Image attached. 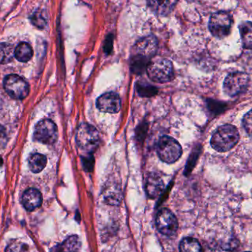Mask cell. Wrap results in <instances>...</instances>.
I'll list each match as a JSON object with an SVG mask.
<instances>
[{
	"mask_svg": "<svg viewBox=\"0 0 252 252\" xmlns=\"http://www.w3.org/2000/svg\"><path fill=\"white\" fill-rule=\"evenodd\" d=\"M239 131L236 127L229 124L220 126L212 136L210 143L213 149L219 152L232 150L239 142Z\"/></svg>",
	"mask_w": 252,
	"mask_h": 252,
	"instance_id": "cell-1",
	"label": "cell"
},
{
	"mask_svg": "<svg viewBox=\"0 0 252 252\" xmlns=\"http://www.w3.org/2000/svg\"><path fill=\"white\" fill-rule=\"evenodd\" d=\"M148 76L152 81L159 84L170 82L173 78V64L164 58H153L146 69Z\"/></svg>",
	"mask_w": 252,
	"mask_h": 252,
	"instance_id": "cell-2",
	"label": "cell"
},
{
	"mask_svg": "<svg viewBox=\"0 0 252 252\" xmlns=\"http://www.w3.org/2000/svg\"><path fill=\"white\" fill-rule=\"evenodd\" d=\"M76 142L81 151L86 154H92L98 148L100 135L94 126L83 124L77 130Z\"/></svg>",
	"mask_w": 252,
	"mask_h": 252,
	"instance_id": "cell-3",
	"label": "cell"
},
{
	"mask_svg": "<svg viewBox=\"0 0 252 252\" xmlns=\"http://www.w3.org/2000/svg\"><path fill=\"white\" fill-rule=\"evenodd\" d=\"M157 151L160 159L168 164L177 161L182 154L180 144L176 139L167 136L160 138Z\"/></svg>",
	"mask_w": 252,
	"mask_h": 252,
	"instance_id": "cell-4",
	"label": "cell"
},
{
	"mask_svg": "<svg viewBox=\"0 0 252 252\" xmlns=\"http://www.w3.org/2000/svg\"><path fill=\"white\" fill-rule=\"evenodd\" d=\"M232 16L224 11L213 13L209 22V29L213 36L218 38H223L229 35L232 29Z\"/></svg>",
	"mask_w": 252,
	"mask_h": 252,
	"instance_id": "cell-5",
	"label": "cell"
},
{
	"mask_svg": "<svg viewBox=\"0 0 252 252\" xmlns=\"http://www.w3.org/2000/svg\"><path fill=\"white\" fill-rule=\"evenodd\" d=\"M250 77L244 72H236L229 74L225 78L223 90L227 95L235 97L247 90Z\"/></svg>",
	"mask_w": 252,
	"mask_h": 252,
	"instance_id": "cell-6",
	"label": "cell"
},
{
	"mask_svg": "<svg viewBox=\"0 0 252 252\" xmlns=\"http://www.w3.org/2000/svg\"><path fill=\"white\" fill-rule=\"evenodd\" d=\"M6 93L16 100H22L29 94V85L27 81L17 75H9L4 78Z\"/></svg>",
	"mask_w": 252,
	"mask_h": 252,
	"instance_id": "cell-7",
	"label": "cell"
},
{
	"mask_svg": "<svg viewBox=\"0 0 252 252\" xmlns=\"http://www.w3.org/2000/svg\"><path fill=\"white\" fill-rule=\"evenodd\" d=\"M35 139L46 145H51L56 142L58 138V127L50 120L40 121L35 126Z\"/></svg>",
	"mask_w": 252,
	"mask_h": 252,
	"instance_id": "cell-8",
	"label": "cell"
},
{
	"mask_svg": "<svg viewBox=\"0 0 252 252\" xmlns=\"http://www.w3.org/2000/svg\"><path fill=\"white\" fill-rule=\"evenodd\" d=\"M156 223L158 230L167 236L174 235L179 226L176 216L168 209H162L158 212Z\"/></svg>",
	"mask_w": 252,
	"mask_h": 252,
	"instance_id": "cell-9",
	"label": "cell"
},
{
	"mask_svg": "<svg viewBox=\"0 0 252 252\" xmlns=\"http://www.w3.org/2000/svg\"><path fill=\"white\" fill-rule=\"evenodd\" d=\"M158 48V41L152 35L141 38L133 47V56L144 58L147 60H151L156 54Z\"/></svg>",
	"mask_w": 252,
	"mask_h": 252,
	"instance_id": "cell-10",
	"label": "cell"
},
{
	"mask_svg": "<svg viewBox=\"0 0 252 252\" xmlns=\"http://www.w3.org/2000/svg\"><path fill=\"white\" fill-rule=\"evenodd\" d=\"M97 107L105 113H118L121 109V97L115 93H105L97 99Z\"/></svg>",
	"mask_w": 252,
	"mask_h": 252,
	"instance_id": "cell-11",
	"label": "cell"
},
{
	"mask_svg": "<svg viewBox=\"0 0 252 252\" xmlns=\"http://www.w3.org/2000/svg\"><path fill=\"white\" fill-rule=\"evenodd\" d=\"M164 189V182L158 175L152 173L148 176L145 185V190L149 198L152 199L158 198L162 193Z\"/></svg>",
	"mask_w": 252,
	"mask_h": 252,
	"instance_id": "cell-12",
	"label": "cell"
},
{
	"mask_svg": "<svg viewBox=\"0 0 252 252\" xmlns=\"http://www.w3.org/2000/svg\"><path fill=\"white\" fill-rule=\"evenodd\" d=\"M42 196L38 189L30 188L22 195V204L28 211H33L41 205Z\"/></svg>",
	"mask_w": 252,
	"mask_h": 252,
	"instance_id": "cell-13",
	"label": "cell"
},
{
	"mask_svg": "<svg viewBox=\"0 0 252 252\" xmlns=\"http://www.w3.org/2000/svg\"><path fill=\"white\" fill-rule=\"evenodd\" d=\"M178 0H148L151 11L158 16H167L174 8Z\"/></svg>",
	"mask_w": 252,
	"mask_h": 252,
	"instance_id": "cell-14",
	"label": "cell"
},
{
	"mask_svg": "<svg viewBox=\"0 0 252 252\" xmlns=\"http://www.w3.org/2000/svg\"><path fill=\"white\" fill-rule=\"evenodd\" d=\"M81 247V241L77 235H72L64 242L58 246L54 252H78Z\"/></svg>",
	"mask_w": 252,
	"mask_h": 252,
	"instance_id": "cell-15",
	"label": "cell"
},
{
	"mask_svg": "<svg viewBox=\"0 0 252 252\" xmlns=\"http://www.w3.org/2000/svg\"><path fill=\"white\" fill-rule=\"evenodd\" d=\"M239 31L244 48L252 49V22H243L239 25Z\"/></svg>",
	"mask_w": 252,
	"mask_h": 252,
	"instance_id": "cell-16",
	"label": "cell"
},
{
	"mask_svg": "<svg viewBox=\"0 0 252 252\" xmlns=\"http://www.w3.org/2000/svg\"><path fill=\"white\" fill-rule=\"evenodd\" d=\"M32 47L26 42L20 43L15 50V57L20 62H29L32 59Z\"/></svg>",
	"mask_w": 252,
	"mask_h": 252,
	"instance_id": "cell-17",
	"label": "cell"
},
{
	"mask_svg": "<svg viewBox=\"0 0 252 252\" xmlns=\"http://www.w3.org/2000/svg\"><path fill=\"white\" fill-rule=\"evenodd\" d=\"M47 157L41 154H34L29 158V167L34 173H40L47 165Z\"/></svg>",
	"mask_w": 252,
	"mask_h": 252,
	"instance_id": "cell-18",
	"label": "cell"
},
{
	"mask_svg": "<svg viewBox=\"0 0 252 252\" xmlns=\"http://www.w3.org/2000/svg\"><path fill=\"white\" fill-rule=\"evenodd\" d=\"M103 196L106 203L112 205H118L122 200L121 190L116 186H108L104 190Z\"/></svg>",
	"mask_w": 252,
	"mask_h": 252,
	"instance_id": "cell-19",
	"label": "cell"
},
{
	"mask_svg": "<svg viewBox=\"0 0 252 252\" xmlns=\"http://www.w3.org/2000/svg\"><path fill=\"white\" fill-rule=\"evenodd\" d=\"M15 56V50L13 45L7 43L0 44V63H10Z\"/></svg>",
	"mask_w": 252,
	"mask_h": 252,
	"instance_id": "cell-20",
	"label": "cell"
},
{
	"mask_svg": "<svg viewBox=\"0 0 252 252\" xmlns=\"http://www.w3.org/2000/svg\"><path fill=\"white\" fill-rule=\"evenodd\" d=\"M181 252H202L201 244L193 238H186L180 244Z\"/></svg>",
	"mask_w": 252,
	"mask_h": 252,
	"instance_id": "cell-21",
	"label": "cell"
},
{
	"mask_svg": "<svg viewBox=\"0 0 252 252\" xmlns=\"http://www.w3.org/2000/svg\"><path fill=\"white\" fill-rule=\"evenodd\" d=\"M5 252H29V247L22 241H12L6 248Z\"/></svg>",
	"mask_w": 252,
	"mask_h": 252,
	"instance_id": "cell-22",
	"label": "cell"
},
{
	"mask_svg": "<svg viewBox=\"0 0 252 252\" xmlns=\"http://www.w3.org/2000/svg\"><path fill=\"white\" fill-rule=\"evenodd\" d=\"M243 126L249 136L252 138V110L246 114L243 119Z\"/></svg>",
	"mask_w": 252,
	"mask_h": 252,
	"instance_id": "cell-23",
	"label": "cell"
},
{
	"mask_svg": "<svg viewBox=\"0 0 252 252\" xmlns=\"http://www.w3.org/2000/svg\"><path fill=\"white\" fill-rule=\"evenodd\" d=\"M157 89L149 86H138L137 93L142 96H151L154 95L157 93Z\"/></svg>",
	"mask_w": 252,
	"mask_h": 252,
	"instance_id": "cell-24",
	"label": "cell"
},
{
	"mask_svg": "<svg viewBox=\"0 0 252 252\" xmlns=\"http://www.w3.org/2000/svg\"><path fill=\"white\" fill-rule=\"evenodd\" d=\"M31 21H32V24H33L35 26L38 27V28H44L46 25L45 19L43 18L41 13H34L32 17L31 18Z\"/></svg>",
	"mask_w": 252,
	"mask_h": 252,
	"instance_id": "cell-25",
	"label": "cell"
},
{
	"mask_svg": "<svg viewBox=\"0 0 252 252\" xmlns=\"http://www.w3.org/2000/svg\"><path fill=\"white\" fill-rule=\"evenodd\" d=\"M7 142V133L5 129L0 125V150H2L6 146Z\"/></svg>",
	"mask_w": 252,
	"mask_h": 252,
	"instance_id": "cell-26",
	"label": "cell"
},
{
	"mask_svg": "<svg viewBox=\"0 0 252 252\" xmlns=\"http://www.w3.org/2000/svg\"><path fill=\"white\" fill-rule=\"evenodd\" d=\"M83 163H84V167H85L86 170L88 169V171H91L93 170V167H94V158H93V157H90L88 158L85 157Z\"/></svg>",
	"mask_w": 252,
	"mask_h": 252,
	"instance_id": "cell-27",
	"label": "cell"
},
{
	"mask_svg": "<svg viewBox=\"0 0 252 252\" xmlns=\"http://www.w3.org/2000/svg\"></svg>",
	"mask_w": 252,
	"mask_h": 252,
	"instance_id": "cell-28",
	"label": "cell"
}]
</instances>
